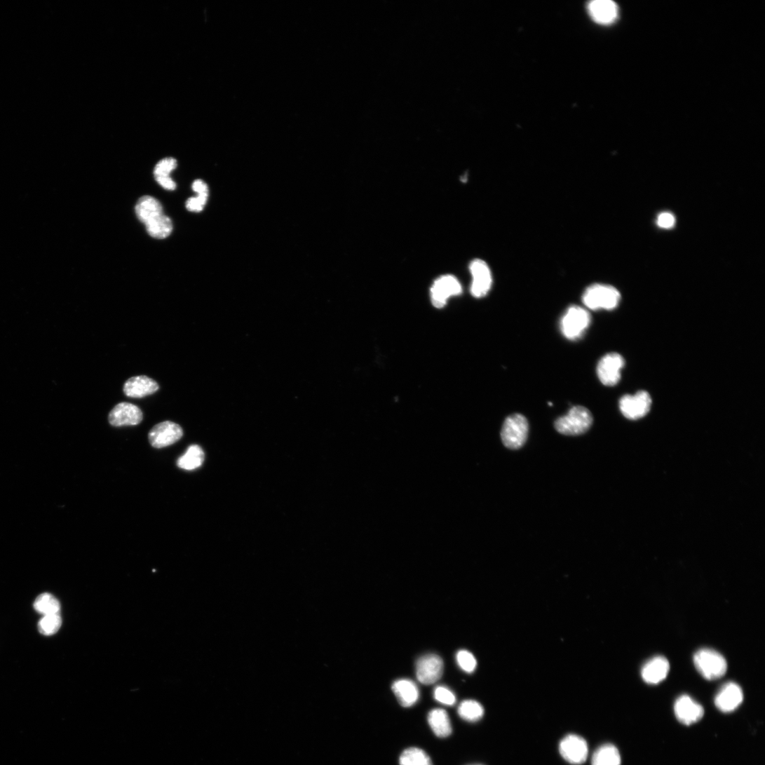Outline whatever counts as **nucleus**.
<instances>
[{
    "label": "nucleus",
    "mask_w": 765,
    "mask_h": 765,
    "mask_svg": "<svg viewBox=\"0 0 765 765\" xmlns=\"http://www.w3.org/2000/svg\"><path fill=\"white\" fill-rule=\"evenodd\" d=\"M593 423L590 411L583 406L573 407L567 414L555 422V428L567 436H578L587 433Z\"/></svg>",
    "instance_id": "1"
},
{
    "label": "nucleus",
    "mask_w": 765,
    "mask_h": 765,
    "mask_svg": "<svg viewBox=\"0 0 765 765\" xmlns=\"http://www.w3.org/2000/svg\"><path fill=\"white\" fill-rule=\"evenodd\" d=\"M621 301V295L614 287L604 285H593L583 294V302L593 311L615 309Z\"/></svg>",
    "instance_id": "2"
},
{
    "label": "nucleus",
    "mask_w": 765,
    "mask_h": 765,
    "mask_svg": "<svg viewBox=\"0 0 765 765\" xmlns=\"http://www.w3.org/2000/svg\"><path fill=\"white\" fill-rule=\"evenodd\" d=\"M693 663L698 672L707 679L715 680L722 677L727 670L724 657L717 651L703 649L693 656Z\"/></svg>",
    "instance_id": "3"
},
{
    "label": "nucleus",
    "mask_w": 765,
    "mask_h": 765,
    "mask_svg": "<svg viewBox=\"0 0 765 765\" xmlns=\"http://www.w3.org/2000/svg\"><path fill=\"white\" fill-rule=\"evenodd\" d=\"M529 433V424L521 414H513L507 417L502 431L503 445L510 449H518L525 444Z\"/></svg>",
    "instance_id": "4"
},
{
    "label": "nucleus",
    "mask_w": 765,
    "mask_h": 765,
    "mask_svg": "<svg viewBox=\"0 0 765 765\" xmlns=\"http://www.w3.org/2000/svg\"><path fill=\"white\" fill-rule=\"evenodd\" d=\"M591 316L583 308L572 306L568 309L561 320V330L570 340L580 339L589 327Z\"/></svg>",
    "instance_id": "5"
},
{
    "label": "nucleus",
    "mask_w": 765,
    "mask_h": 765,
    "mask_svg": "<svg viewBox=\"0 0 765 765\" xmlns=\"http://www.w3.org/2000/svg\"><path fill=\"white\" fill-rule=\"evenodd\" d=\"M652 399L649 393L641 391L633 395H625L619 400L622 414L630 420H639L650 411Z\"/></svg>",
    "instance_id": "6"
},
{
    "label": "nucleus",
    "mask_w": 765,
    "mask_h": 765,
    "mask_svg": "<svg viewBox=\"0 0 765 765\" xmlns=\"http://www.w3.org/2000/svg\"><path fill=\"white\" fill-rule=\"evenodd\" d=\"M470 271L473 277L470 292L478 299L487 295L493 285L492 271L485 261L476 259L470 264Z\"/></svg>",
    "instance_id": "7"
},
{
    "label": "nucleus",
    "mask_w": 765,
    "mask_h": 765,
    "mask_svg": "<svg viewBox=\"0 0 765 765\" xmlns=\"http://www.w3.org/2000/svg\"><path fill=\"white\" fill-rule=\"evenodd\" d=\"M625 365L624 359L618 353H609L604 356L597 367L600 381L607 386L616 385L621 379V371Z\"/></svg>",
    "instance_id": "8"
},
{
    "label": "nucleus",
    "mask_w": 765,
    "mask_h": 765,
    "mask_svg": "<svg viewBox=\"0 0 765 765\" xmlns=\"http://www.w3.org/2000/svg\"><path fill=\"white\" fill-rule=\"evenodd\" d=\"M461 292V285L456 277L452 275L442 276L438 278L431 288L433 304L438 309L443 308L450 297L458 296Z\"/></svg>",
    "instance_id": "9"
},
{
    "label": "nucleus",
    "mask_w": 765,
    "mask_h": 765,
    "mask_svg": "<svg viewBox=\"0 0 765 765\" xmlns=\"http://www.w3.org/2000/svg\"><path fill=\"white\" fill-rule=\"evenodd\" d=\"M443 669L444 663L442 658L435 654H428L417 660L416 676L422 684H432L442 677Z\"/></svg>",
    "instance_id": "10"
},
{
    "label": "nucleus",
    "mask_w": 765,
    "mask_h": 765,
    "mask_svg": "<svg viewBox=\"0 0 765 765\" xmlns=\"http://www.w3.org/2000/svg\"><path fill=\"white\" fill-rule=\"evenodd\" d=\"M182 436L183 430L178 424L165 421L156 425L151 430L149 439L152 447L161 449L174 445Z\"/></svg>",
    "instance_id": "11"
},
{
    "label": "nucleus",
    "mask_w": 765,
    "mask_h": 765,
    "mask_svg": "<svg viewBox=\"0 0 765 765\" xmlns=\"http://www.w3.org/2000/svg\"><path fill=\"white\" fill-rule=\"evenodd\" d=\"M142 421V409L130 402L119 403L109 414V422L114 427L137 426Z\"/></svg>",
    "instance_id": "12"
},
{
    "label": "nucleus",
    "mask_w": 765,
    "mask_h": 765,
    "mask_svg": "<svg viewBox=\"0 0 765 765\" xmlns=\"http://www.w3.org/2000/svg\"><path fill=\"white\" fill-rule=\"evenodd\" d=\"M560 751L563 758L572 764H581L588 757V745L582 737L571 734L560 743Z\"/></svg>",
    "instance_id": "13"
},
{
    "label": "nucleus",
    "mask_w": 765,
    "mask_h": 765,
    "mask_svg": "<svg viewBox=\"0 0 765 765\" xmlns=\"http://www.w3.org/2000/svg\"><path fill=\"white\" fill-rule=\"evenodd\" d=\"M675 714L680 723L689 726L700 721L705 711L702 705L687 695H682L675 702Z\"/></svg>",
    "instance_id": "14"
},
{
    "label": "nucleus",
    "mask_w": 765,
    "mask_h": 765,
    "mask_svg": "<svg viewBox=\"0 0 765 765\" xmlns=\"http://www.w3.org/2000/svg\"><path fill=\"white\" fill-rule=\"evenodd\" d=\"M743 700V693L740 686L735 682H728L717 694L715 705L721 712L730 713L738 708Z\"/></svg>",
    "instance_id": "15"
},
{
    "label": "nucleus",
    "mask_w": 765,
    "mask_h": 765,
    "mask_svg": "<svg viewBox=\"0 0 765 765\" xmlns=\"http://www.w3.org/2000/svg\"><path fill=\"white\" fill-rule=\"evenodd\" d=\"M158 384L147 376L132 377L123 386L124 394L130 398H142L157 392Z\"/></svg>",
    "instance_id": "16"
},
{
    "label": "nucleus",
    "mask_w": 765,
    "mask_h": 765,
    "mask_svg": "<svg viewBox=\"0 0 765 765\" xmlns=\"http://www.w3.org/2000/svg\"><path fill=\"white\" fill-rule=\"evenodd\" d=\"M588 8L591 18L600 25H611L617 19L618 6L611 0H594Z\"/></svg>",
    "instance_id": "17"
},
{
    "label": "nucleus",
    "mask_w": 765,
    "mask_h": 765,
    "mask_svg": "<svg viewBox=\"0 0 765 765\" xmlns=\"http://www.w3.org/2000/svg\"><path fill=\"white\" fill-rule=\"evenodd\" d=\"M670 670L668 661L663 656H656L648 661L642 668L643 679L648 684H657L663 681Z\"/></svg>",
    "instance_id": "18"
},
{
    "label": "nucleus",
    "mask_w": 765,
    "mask_h": 765,
    "mask_svg": "<svg viewBox=\"0 0 765 765\" xmlns=\"http://www.w3.org/2000/svg\"><path fill=\"white\" fill-rule=\"evenodd\" d=\"M392 689L403 708H410L419 700V687L410 679H401L394 682Z\"/></svg>",
    "instance_id": "19"
},
{
    "label": "nucleus",
    "mask_w": 765,
    "mask_h": 765,
    "mask_svg": "<svg viewBox=\"0 0 765 765\" xmlns=\"http://www.w3.org/2000/svg\"><path fill=\"white\" fill-rule=\"evenodd\" d=\"M135 213L139 221L144 224L164 215L160 201L151 196H144L137 201Z\"/></svg>",
    "instance_id": "20"
},
{
    "label": "nucleus",
    "mask_w": 765,
    "mask_h": 765,
    "mask_svg": "<svg viewBox=\"0 0 765 765\" xmlns=\"http://www.w3.org/2000/svg\"><path fill=\"white\" fill-rule=\"evenodd\" d=\"M428 723L434 733L439 738L449 737L452 727L447 712L442 709L432 710L428 717Z\"/></svg>",
    "instance_id": "21"
},
{
    "label": "nucleus",
    "mask_w": 765,
    "mask_h": 765,
    "mask_svg": "<svg viewBox=\"0 0 765 765\" xmlns=\"http://www.w3.org/2000/svg\"><path fill=\"white\" fill-rule=\"evenodd\" d=\"M621 755L611 744H605L597 749L592 757V765H621Z\"/></svg>",
    "instance_id": "22"
},
{
    "label": "nucleus",
    "mask_w": 765,
    "mask_h": 765,
    "mask_svg": "<svg viewBox=\"0 0 765 765\" xmlns=\"http://www.w3.org/2000/svg\"><path fill=\"white\" fill-rule=\"evenodd\" d=\"M145 225L149 234L157 239L168 238L173 230L171 219L165 215L151 220Z\"/></svg>",
    "instance_id": "23"
},
{
    "label": "nucleus",
    "mask_w": 765,
    "mask_h": 765,
    "mask_svg": "<svg viewBox=\"0 0 765 765\" xmlns=\"http://www.w3.org/2000/svg\"><path fill=\"white\" fill-rule=\"evenodd\" d=\"M204 461V452L198 445L190 446L183 456L179 458L177 465L179 468L192 470L200 467Z\"/></svg>",
    "instance_id": "24"
},
{
    "label": "nucleus",
    "mask_w": 765,
    "mask_h": 765,
    "mask_svg": "<svg viewBox=\"0 0 765 765\" xmlns=\"http://www.w3.org/2000/svg\"><path fill=\"white\" fill-rule=\"evenodd\" d=\"M34 609L43 616L60 614L61 607L57 599L50 593L39 595L34 604Z\"/></svg>",
    "instance_id": "25"
},
{
    "label": "nucleus",
    "mask_w": 765,
    "mask_h": 765,
    "mask_svg": "<svg viewBox=\"0 0 765 765\" xmlns=\"http://www.w3.org/2000/svg\"><path fill=\"white\" fill-rule=\"evenodd\" d=\"M400 765H433L431 757L423 750L410 747L400 755Z\"/></svg>",
    "instance_id": "26"
},
{
    "label": "nucleus",
    "mask_w": 765,
    "mask_h": 765,
    "mask_svg": "<svg viewBox=\"0 0 765 765\" xmlns=\"http://www.w3.org/2000/svg\"><path fill=\"white\" fill-rule=\"evenodd\" d=\"M458 713L462 719L468 722H476L482 719L484 709L475 700H465L459 705Z\"/></svg>",
    "instance_id": "27"
},
{
    "label": "nucleus",
    "mask_w": 765,
    "mask_h": 765,
    "mask_svg": "<svg viewBox=\"0 0 765 765\" xmlns=\"http://www.w3.org/2000/svg\"><path fill=\"white\" fill-rule=\"evenodd\" d=\"M62 625V616L60 614L43 616L38 624L39 632L45 636H51L56 634Z\"/></svg>",
    "instance_id": "28"
},
{
    "label": "nucleus",
    "mask_w": 765,
    "mask_h": 765,
    "mask_svg": "<svg viewBox=\"0 0 765 765\" xmlns=\"http://www.w3.org/2000/svg\"><path fill=\"white\" fill-rule=\"evenodd\" d=\"M459 667L468 673L473 672L477 666V661L473 655L465 650L459 651L456 656Z\"/></svg>",
    "instance_id": "29"
},
{
    "label": "nucleus",
    "mask_w": 765,
    "mask_h": 765,
    "mask_svg": "<svg viewBox=\"0 0 765 765\" xmlns=\"http://www.w3.org/2000/svg\"><path fill=\"white\" fill-rule=\"evenodd\" d=\"M177 161L172 158H168L161 161L154 169L155 178L170 177V173L176 169Z\"/></svg>",
    "instance_id": "30"
},
{
    "label": "nucleus",
    "mask_w": 765,
    "mask_h": 765,
    "mask_svg": "<svg viewBox=\"0 0 765 765\" xmlns=\"http://www.w3.org/2000/svg\"><path fill=\"white\" fill-rule=\"evenodd\" d=\"M435 699L442 705L453 706L456 701L454 693L447 687L440 686L435 689Z\"/></svg>",
    "instance_id": "31"
},
{
    "label": "nucleus",
    "mask_w": 765,
    "mask_h": 765,
    "mask_svg": "<svg viewBox=\"0 0 765 765\" xmlns=\"http://www.w3.org/2000/svg\"><path fill=\"white\" fill-rule=\"evenodd\" d=\"M208 194H199L196 197H191L187 201V210L191 212H200L203 210L208 200Z\"/></svg>",
    "instance_id": "32"
},
{
    "label": "nucleus",
    "mask_w": 765,
    "mask_h": 765,
    "mask_svg": "<svg viewBox=\"0 0 765 765\" xmlns=\"http://www.w3.org/2000/svg\"><path fill=\"white\" fill-rule=\"evenodd\" d=\"M657 224L661 228L671 229L675 226V219L670 213L665 212L659 215Z\"/></svg>",
    "instance_id": "33"
},
{
    "label": "nucleus",
    "mask_w": 765,
    "mask_h": 765,
    "mask_svg": "<svg viewBox=\"0 0 765 765\" xmlns=\"http://www.w3.org/2000/svg\"><path fill=\"white\" fill-rule=\"evenodd\" d=\"M157 182L164 189L173 191L176 189V183L170 177L156 178Z\"/></svg>",
    "instance_id": "34"
},
{
    "label": "nucleus",
    "mask_w": 765,
    "mask_h": 765,
    "mask_svg": "<svg viewBox=\"0 0 765 765\" xmlns=\"http://www.w3.org/2000/svg\"><path fill=\"white\" fill-rule=\"evenodd\" d=\"M192 189L199 194H208V189L206 184L200 180H197L194 182L192 184Z\"/></svg>",
    "instance_id": "35"
}]
</instances>
